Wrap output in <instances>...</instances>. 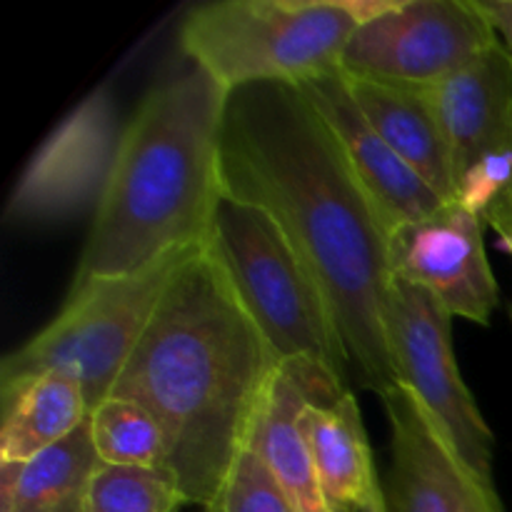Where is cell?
<instances>
[{
    "instance_id": "1",
    "label": "cell",
    "mask_w": 512,
    "mask_h": 512,
    "mask_svg": "<svg viewBox=\"0 0 512 512\" xmlns=\"http://www.w3.org/2000/svg\"><path fill=\"white\" fill-rule=\"evenodd\" d=\"M223 193L273 215L323 288L360 383L398 385L388 345L390 233L338 140L295 85L230 93Z\"/></svg>"
},
{
    "instance_id": "2",
    "label": "cell",
    "mask_w": 512,
    "mask_h": 512,
    "mask_svg": "<svg viewBox=\"0 0 512 512\" xmlns=\"http://www.w3.org/2000/svg\"><path fill=\"white\" fill-rule=\"evenodd\" d=\"M280 365L203 243L173 275L110 395L135 400L160 420L165 468L190 505L208 510Z\"/></svg>"
},
{
    "instance_id": "3",
    "label": "cell",
    "mask_w": 512,
    "mask_h": 512,
    "mask_svg": "<svg viewBox=\"0 0 512 512\" xmlns=\"http://www.w3.org/2000/svg\"><path fill=\"white\" fill-rule=\"evenodd\" d=\"M228 98L193 63L148 90L120 133L73 285L138 273L208 240Z\"/></svg>"
},
{
    "instance_id": "4",
    "label": "cell",
    "mask_w": 512,
    "mask_h": 512,
    "mask_svg": "<svg viewBox=\"0 0 512 512\" xmlns=\"http://www.w3.org/2000/svg\"><path fill=\"white\" fill-rule=\"evenodd\" d=\"M360 20V0H215L185 15L178 40L185 60L228 93L298 88L338 73Z\"/></svg>"
},
{
    "instance_id": "5",
    "label": "cell",
    "mask_w": 512,
    "mask_h": 512,
    "mask_svg": "<svg viewBox=\"0 0 512 512\" xmlns=\"http://www.w3.org/2000/svg\"><path fill=\"white\" fill-rule=\"evenodd\" d=\"M205 245L280 363L345 385L353 365L328 298L273 215L223 193Z\"/></svg>"
},
{
    "instance_id": "6",
    "label": "cell",
    "mask_w": 512,
    "mask_h": 512,
    "mask_svg": "<svg viewBox=\"0 0 512 512\" xmlns=\"http://www.w3.org/2000/svg\"><path fill=\"white\" fill-rule=\"evenodd\" d=\"M193 250L168 255L138 273L70 285L60 313L3 360L0 383L65 370L80 380L93 413L113 393L170 280Z\"/></svg>"
},
{
    "instance_id": "7",
    "label": "cell",
    "mask_w": 512,
    "mask_h": 512,
    "mask_svg": "<svg viewBox=\"0 0 512 512\" xmlns=\"http://www.w3.org/2000/svg\"><path fill=\"white\" fill-rule=\"evenodd\" d=\"M498 45L478 0H383L345 45L353 80L430 90Z\"/></svg>"
},
{
    "instance_id": "8",
    "label": "cell",
    "mask_w": 512,
    "mask_h": 512,
    "mask_svg": "<svg viewBox=\"0 0 512 512\" xmlns=\"http://www.w3.org/2000/svg\"><path fill=\"white\" fill-rule=\"evenodd\" d=\"M453 320L433 295L408 280L393 278L388 345L395 380L423 405L455 458L495 488V438L455 363Z\"/></svg>"
},
{
    "instance_id": "9",
    "label": "cell",
    "mask_w": 512,
    "mask_h": 512,
    "mask_svg": "<svg viewBox=\"0 0 512 512\" xmlns=\"http://www.w3.org/2000/svg\"><path fill=\"white\" fill-rule=\"evenodd\" d=\"M485 225L458 200L403 225L390 235L393 278L423 288L453 318L488 325L500 290L485 253Z\"/></svg>"
},
{
    "instance_id": "10",
    "label": "cell",
    "mask_w": 512,
    "mask_h": 512,
    "mask_svg": "<svg viewBox=\"0 0 512 512\" xmlns=\"http://www.w3.org/2000/svg\"><path fill=\"white\" fill-rule=\"evenodd\" d=\"M380 400L390 423L385 512H503L498 490L455 458L410 390L395 385Z\"/></svg>"
},
{
    "instance_id": "11",
    "label": "cell",
    "mask_w": 512,
    "mask_h": 512,
    "mask_svg": "<svg viewBox=\"0 0 512 512\" xmlns=\"http://www.w3.org/2000/svg\"><path fill=\"white\" fill-rule=\"evenodd\" d=\"M118 140L110 98L90 95L33 155L10 195L8 218L53 220L85 208L90 200L98 205Z\"/></svg>"
},
{
    "instance_id": "12",
    "label": "cell",
    "mask_w": 512,
    "mask_h": 512,
    "mask_svg": "<svg viewBox=\"0 0 512 512\" xmlns=\"http://www.w3.org/2000/svg\"><path fill=\"white\" fill-rule=\"evenodd\" d=\"M298 88L335 135L345 160L390 235L403 225L428 218L448 203L380 138L355 103L348 80L340 70Z\"/></svg>"
},
{
    "instance_id": "13",
    "label": "cell",
    "mask_w": 512,
    "mask_h": 512,
    "mask_svg": "<svg viewBox=\"0 0 512 512\" xmlns=\"http://www.w3.org/2000/svg\"><path fill=\"white\" fill-rule=\"evenodd\" d=\"M345 390V385H338L308 365L285 363L270 380L250 428L245 448L263 460L300 512H333L315 475L303 423L305 408L310 403H333Z\"/></svg>"
},
{
    "instance_id": "14",
    "label": "cell",
    "mask_w": 512,
    "mask_h": 512,
    "mask_svg": "<svg viewBox=\"0 0 512 512\" xmlns=\"http://www.w3.org/2000/svg\"><path fill=\"white\" fill-rule=\"evenodd\" d=\"M428 95L448 140L455 180L488 153L512 145V63L500 43Z\"/></svg>"
},
{
    "instance_id": "15",
    "label": "cell",
    "mask_w": 512,
    "mask_h": 512,
    "mask_svg": "<svg viewBox=\"0 0 512 512\" xmlns=\"http://www.w3.org/2000/svg\"><path fill=\"white\" fill-rule=\"evenodd\" d=\"M305 433L320 490L333 512H368L383 500L363 413L350 390L305 408Z\"/></svg>"
},
{
    "instance_id": "16",
    "label": "cell",
    "mask_w": 512,
    "mask_h": 512,
    "mask_svg": "<svg viewBox=\"0 0 512 512\" xmlns=\"http://www.w3.org/2000/svg\"><path fill=\"white\" fill-rule=\"evenodd\" d=\"M85 390L73 373L45 370L0 383V463H23L83 428Z\"/></svg>"
},
{
    "instance_id": "17",
    "label": "cell",
    "mask_w": 512,
    "mask_h": 512,
    "mask_svg": "<svg viewBox=\"0 0 512 512\" xmlns=\"http://www.w3.org/2000/svg\"><path fill=\"white\" fill-rule=\"evenodd\" d=\"M355 103L380 138L448 203L455 200L453 160L428 90L353 80L345 75Z\"/></svg>"
},
{
    "instance_id": "18",
    "label": "cell",
    "mask_w": 512,
    "mask_h": 512,
    "mask_svg": "<svg viewBox=\"0 0 512 512\" xmlns=\"http://www.w3.org/2000/svg\"><path fill=\"white\" fill-rule=\"evenodd\" d=\"M100 458L90 418L70 438L23 463H0V512H88Z\"/></svg>"
},
{
    "instance_id": "19",
    "label": "cell",
    "mask_w": 512,
    "mask_h": 512,
    "mask_svg": "<svg viewBox=\"0 0 512 512\" xmlns=\"http://www.w3.org/2000/svg\"><path fill=\"white\" fill-rule=\"evenodd\" d=\"M90 433L100 463L128 468L168 465V438L160 420L123 395H108L90 413Z\"/></svg>"
},
{
    "instance_id": "20",
    "label": "cell",
    "mask_w": 512,
    "mask_h": 512,
    "mask_svg": "<svg viewBox=\"0 0 512 512\" xmlns=\"http://www.w3.org/2000/svg\"><path fill=\"white\" fill-rule=\"evenodd\" d=\"M190 505L168 468L100 463L88 495V512H178Z\"/></svg>"
},
{
    "instance_id": "21",
    "label": "cell",
    "mask_w": 512,
    "mask_h": 512,
    "mask_svg": "<svg viewBox=\"0 0 512 512\" xmlns=\"http://www.w3.org/2000/svg\"><path fill=\"white\" fill-rule=\"evenodd\" d=\"M208 512H300L263 460L245 448Z\"/></svg>"
},
{
    "instance_id": "22",
    "label": "cell",
    "mask_w": 512,
    "mask_h": 512,
    "mask_svg": "<svg viewBox=\"0 0 512 512\" xmlns=\"http://www.w3.org/2000/svg\"><path fill=\"white\" fill-rule=\"evenodd\" d=\"M478 5L493 25L495 38L512 63V0H478Z\"/></svg>"
},
{
    "instance_id": "23",
    "label": "cell",
    "mask_w": 512,
    "mask_h": 512,
    "mask_svg": "<svg viewBox=\"0 0 512 512\" xmlns=\"http://www.w3.org/2000/svg\"><path fill=\"white\" fill-rule=\"evenodd\" d=\"M485 223H488L490 228L498 233L500 245L508 250L510 258H512V195L510 198H505L500 205H495L493 213L488 215V220H485Z\"/></svg>"
},
{
    "instance_id": "24",
    "label": "cell",
    "mask_w": 512,
    "mask_h": 512,
    "mask_svg": "<svg viewBox=\"0 0 512 512\" xmlns=\"http://www.w3.org/2000/svg\"><path fill=\"white\" fill-rule=\"evenodd\" d=\"M368 512H385V498H383V500H380V503H378V505H373V508H370Z\"/></svg>"
},
{
    "instance_id": "25",
    "label": "cell",
    "mask_w": 512,
    "mask_h": 512,
    "mask_svg": "<svg viewBox=\"0 0 512 512\" xmlns=\"http://www.w3.org/2000/svg\"><path fill=\"white\" fill-rule=\"evenodd\" d=\"M203 512H208V510H203Z\"/></svg>"
}]
</instances>
